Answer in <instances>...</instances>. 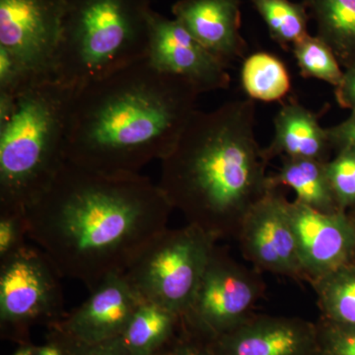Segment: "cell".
I'll use <instances>...</instances> for the list:
<instances>
[{
  "mask_svg": "<svg viewBox=\"0 0 355 355\" xmlns=\"http://www.w3.org/2000/svg\"><path fill=\"white\" fill-rule=\"evenodd\" d=\"M172 210L158 184L139 173L102 174L67 161L26 211L28 239L62 277L92 291L127 272L167 228Z\"/></svg>",
  "mask_w": 355,
  "mask_h": 355,
  "instance_id": "obj_1",
  "label": "cell"
},
{
  "mask_svg": "<svg viewBox=\"0 0 355 355\" xmlns=\"http://www.w3.org/2000/svg\"><path fill=\"white\" fill-rule=\"evenodd\" d=\"M200 93L147 60L73 90L65 158L102 174H139L171 153Z\"/></svg>",
  "mask_w": 355,
  "mask_h": 355,
  "instance_id": "obj_2",
  "label": "cell"
},
{
  "mask_svg": "<svg viewBox=\"0 0 355 355\" xmlns=\"http://www.w3.org/2000/svg\"><path fill=\"white\" fill-rule=\"evenodd\" d=\"M256 105L234 100L197 111L161 160L157 184L187 224L216 240L237 237L254 205L275 190L268 159L254 137Z\"/></svg>",
  "mask_w": 355,
  "mask_h": 355,
  "instance_id": "obj_3",
  "label": "cell"
},
{
  "mask_svg": "<svg viewBox=\"0 0 355 355\" xmlns=\"http://www.w3.org/2000/svg\"><path fill=\"white\" fill-rule=\"evenodd\" d=\"M72 94L55 79L0 94V214H26L67 162Z\"/></svg>",
  "mask_w": 355,
  "mask_h": 355,
  "instance_id": "obj_4",
  "label": "cell"
},
{
  "mask_svg": "<svg viewBox=\"0 0 355 355\" xmlns=\"http://www.w3.org/2000/svg\"><path fill=\"white\" fill-rule=\"evenodd\" d=\"M53 79L78 89L146 60L150 0H62Z\"/></svg>",
  "mask_w": 355,
  "mask_h": 355,
  "instance_id": "obj_5",
  "label": "cell"
},
{
  "mask_svg": "<svg viewBox=\"0 0 355 355\" xmlns=\"http://www.w3.org/2000/svg\"><path fill=\"white\" fill-rule=\"evenodd\" d=\"M216 242L214 236L191 224L167 227L149 243L125 272V277L142 301L183 317Z\"/></svg>",
  "mask_w": 355,
  "mask_h": 355,
  "instance_id": "obj_6",
  "label": "cell"
},
{
  "mask_svg": "<svg viewBox=\"0 0 355 355\" xmlns=\"http://www.w3.org/2000/svg\"><path fill=\"white\" fill-rule=\"evenodd\" d=\"M62 275L39 247L26 244L0 260V328L3 338L29 343L33 327L46 328L67 315Z\"/></svg>",
  "mask_w": 355,
  "mask_h": 355,
  "instance_id": "obj_7",
  "label": "cell"
},
{
  "mask_svg": "<svg viewBox=\"0 0 355 355\" xmlns=\"http://www.w3.org/2000/svg\"><path fill=\"white\" fill-rule=\"evenodd\" d=\"M261 292L258 275L216 247L182 322L191 334L211 342L249 319Z\"/></svg>",
  "mask_w": 355,
  "mask_h": 355,
  "instance_id": "obj_8",
  "label": "cell"
},
{
  "mask_svg": "<svg viewBox=\"0 0 355 355\" xmlns=\"http://www.w3.org/2000/svg\"><path fill=\"white\" fill-rule=\"evenodd\" d=\"M62 0H0V50L37 79H53Z\"/></svg>",
  "mask_w": 355,
  "mask_h": 355,
  "instance_id": "obj_9",
  "label": "cell"
},
{
  "mask_svg": "<svg viewBox=\"0 0 355 355\" xmlns=\"http://www.w3.org/2000/svg\"><path fill=\"white\" fill-rule=\"evenodd\" d=\"M147 62L163 73L179 77L200 94L228 88L227 67L209 53L176 19L153 9L149 16Z\"/></svg>",
  "mask_w": 355,
  "mask_h": 355,
  "instance_id": "obj_10",
  "label": "cell"
},
{
  "mask_svg": "<svg viewBox=\"0 0 355 355\" xmlns=\"http://www.w3.org/2000/svg\"><path fill=\"white\" fill-rule=\"evenodd\" d=\"M288 205L277 189L270 191L248 212L236 238L259 270L304 279Z\"/></svg>",
  "mask_w": 355,
  "mask_h": 355,
  "instance_id": "obj_11",
  "label": "cell"
},
{
  "mask_svg": "<svg viewBox=\"0 0 355 355\" xmlns=\"http://www.w3.org/2000/svg\"><path fill=\"white\" fill-rule=\"evenodd\" d=\"M288 209L304 279L314 284L352 261L355 226L343 210L319 211L296 200Z\"/></svg>",
  "mask_w": 355,
  "mask_h": 355,
  "instance_id": "obj_12",
  "label": "cell"
},
{
  "mask_svg": "<svg viewBox=\"0 0 355 355\" xmlns=\"http://www.w3.org/2000/svg\"><path fill=\"white\" fill-rule=\"evenodd\" d=\"M141 301L125 273L111 275L90 291L83 304L50 327L84 343L114 340L123 335Z\"/></svg>",
  "mask_w": 355,
  "mask_h": 355,
  "instance_id": "obj_13",
  "label": "cell"
},
{
  "mask_svg": "<svg viewBox=\"0 0 355 355\" xmlns=\"http://www.w3.org/2000/svg\"><path fill=\"white\" fill-rule=\"evenodd\" d=\"M216 355H314L317 324L297 318L253 316L209 342Z\"/></svg>",
  "mask_w": 355,
  "mask_h": 355,
  "instance_id": "obj_14",
  "label": "cell"
},
{
  "mask_svg": "<svg viewBox=\"0 0 355 355\" xmlns=\"http://www.w3.org/2000/svg\"><path fill=\"white\" fill-rule=\"evenodd\" d=\"M172 13L174 19L226 67L244 55L246 44L240 35L239 0H178Z\"/></svg>",
  "mask_w": 355,
  "mask_h": 355,
  "instance_id": "obj_15",
  "label": "cell"
},
{
  "mask_svg": "<svg viewBox=\"0 0 355 355\" xmlns=\"http://www.w3.org/2000/svg\"><path fill=\"white\" fill-rule=\"evenodd\" d=\"M273 123L275 135L270 146L263 148L268 160L280 156L329 162L327 158L333 146L317 114L291 100L282 105Z\"/></svg>",
  "mask_w": 355,
  "mask_h": 355,
  "instance_id": "obj_16",
  "label": "cell"
},
{
  "mask_svg": "<svg viewBox=\"0 0 355 355\" xmlns=\"http://www.w3.org/2000/svg\"><path fill=\"white\" fill-rule=\"evenodd\" d=\"M327 163L314 159L284 157L279 171L272 176L273 186L292 189L296 202L311 209L323 212L343 210L331 188Z\"/></svg>",
  "mask_w": 355,
  "mask_h": 355,
  "instance_id": "obj_17",
  "label": "cell"
},
{
  "mask_svg": "<svg viewBox=\"0 0 355 355\" xmlns=\"http://www.w3.org/2000/svg\"><path fill=\"white\" fill-rule=\"evenodd\" d=\"M182 317L171 310L141 301L120 336L132 355H154L177 335Z\"/></svg>",
  "mask_w": 355,
  "mask_h": 355,
  "instance_id": "obj_18",
  "label": "cell"
},
{
  "mask_svg": "<svg viewBox=\"0 0 355 355\" xmlns=\"http://www.w3.org/2000/svg\"><path fill=\"white\" fill-rule=\"evenodd\" d=\"M317 25V37L338 58L355 51V0H304Z\"/></svg>",
  "mask_w": 355,
  "mask_h": 355,
  "instance_id": "obj_19",
  "label": "cell"
},
{
  "mask_svg": "<svg viewBox=\"0 0 355 355\" xmlns=\"http://www.w3.org/2000/svg\"><path fill=\"white\" fill-rule=\"evenodd\" d=\"M241 83L252 100L263 102L282 101L291 89L286 64L266 51L254 53L244 60Z\"/></svg>",
  "mask_w": 355,
  "mask_h": 355,
  "instance_id": "obj_20",
  "label": "cell"
},
{
  "mask_svg": "<svg viewBox=\"0 0 355 355\" xmlns=\"http://www.w3.org/2000/svg\"><path fill=\"white\" fill-rule=\"evenodd\" d=\"M312 284L321 318L355 326V266L352 261Z\"/></svg>",
  "mask_w": 355,
  "mask_h": 355,
  "instance_id": "obj_21",
  "label": "cell"
},
{
  "mask_svg": "<svg viewBox=\"0 0 355 355\" xmlns=\"http://www.w3.org/2000/svg\"><path fill=\"white\" fill-rule=\"evenodd\" d=\"M272 40L280 46H293L308 34V13L304 4L289 0H252Z\"/></svg>",
  "mask_w": 355,
  "mask_h": 355,
  "instance_id": "obj_22",
  "label": "cell"
},
{
  "mask_svg": "<svg viewBox=\"0 0 355 355\" xmlns=\"http://www.w3.org/2000/svg\"><path fill=\"white\" fill-rule=\"evenodd\" d=\"M301 76L316 78L338 87L343 73L335 53L323 40L307 36L292 46Z\"/></svg>",
  "mask_w": 355,
  "mask_h": 355,
  "instance_id": "obj_23",
  "label": "cell"
},
{
  "mask_svg": "<svg viewBox=\"0 0 355 355\" xmlns=\"http://www.w3.org/2000/svg\"><path fill=\"white\" fill-rule=\"evenodd\" d=\"M327 172L340 209L355 203V148H343L327 163Z\"/></svg>",
  "mask_w": 355,
  "mask_h": 355,
  "instance_id": "obj_24",
  "label": "cell"
},
{
  "mask_svg": "<svg viewBox=\"0 0 355 355\" xmlns=\"http://www.w3.org/2000/svg\"><path fill=\"white\" fill-rule=\"evenodd\" d=\"M318 345L322 355H355V326L321 318L316 323Z\"/></svg>",
  "mask_w": 355,
  "mask_h": 355,
  "instance_id": "obj_25",
  "label": "cell"
},
{
  "mask_svg": "<svg viewBox=\"0 0 355 355\" xmlns=\"http://www.w3.org/2000/svg\"><path fill=\"white\" fill-rule=\"evenodd\" d=\"M46 329V336L60 345L64 355H132L121 342V338L106 342L88 343L76 340L53 327Z\"/></svg>",
  "mask_w": 355,
  "mask_h": 355,
  "instance_id": "obj_26",
  "label": "cell"
},
{
  "mask_svg": "<svg viewBox=\"0 0 355 355\" xmlns=\"http://www.w3.org/2000/svg\"><path fill=\"white\" fill-rule=\"evenodd\" d=\"M25 214H0V260L10 256L27 244Z\"/></svg>",
  "mask_w": 355,
  "mask_h": 355,
  "instance_id": "obj_27",
  "label": "cell"
},
{
  "mask_svg": "<svg viewBox=\"0 0 355 355\" xmlns=\"http://www.w3.org/2000/svg\"><path fill=\"white\" fill-rule=\"evenodd\" d=\"M154 355H216L209 343L184 328L183 322L177 335Z\"/></svg>",
  "mask_w": 355,
  "mask_h": 355,
  "instance_id": "obj_28",
  "label": "cell"
},
{
  "mask_svg": "<svg viewBox=\"0 0 355 355\" xmlns=\"http://www.w3.org/2000/svg\"><path fill=\"white\" fill-rule=\"evenodd\" d=\"M331 146L340 147H355V113L349 121L336 127L327 128Z\"/></svg>",
  "mask_w": 355,
  "mask_h": 355,
  "instance_id": "obj_29",
  "label": "cell"
},
{
  "mask_svg": "<svg viewBox=\"0 0 355 355\" xmlns=\"http://www.w3.org/2000/svg\"><path fill=\"white\" fill-rule=\"evenodd\" d=\"M336 88L338 102L355 112V64H352L347 73H343L342 83Z\"/></svg>",
  "mask_w": 355,
  "mask_h": 355,
  "instance_id": "obj_30",
  "label": "cell"
},
{
  "mask_svg": "<svg viewBox=\"0 0 355 355\" xmlns=\"http://www.w3.org/2000/svg\"><path fill=\"white\" fill-rule=\"evenodd\" d=\"M34 355H64V352L55 340L46 336L44 345H35Z\"/></svg>",
  "mask_w": 355,
  "mask_h": 355,
  "instance_id": "obj_31",
  "label": "cell"
},
{
  "mask_svg": "<svg viewBox=\"0 0 355 355\" xmlns=\"http://www.w3.org/2000/svg\"><path fill=\"white\" fill-rule=\"evenodd\" d=\"M35 345L31 343H24L18 345L17 349L11 355H34Z\"/></svg>",
  "mask_w": 355,
  "mask_h": 355,
  "instance_id": "obj_32",
  "label": "cell"
},
{
  "mask_svg": "<svg viewBox=\"0 0 355 355\" xmlns=\"http://www.w3.org/2000/svg\"><path fill=\"white\" fill-rule=\"evenodd\" d=\"M314 355H322V354H321V352H319V350H318L317 354H314Z\"/></svg>",
  "mask_w": 355,
  "mask_h": 355,
  "instance_id": "obj_33",
  "label": "cell"
},
{
  "mask_svg": "<svg viewBox=\"0 0 355 355\" xmlns=\"http://www.w3.org/2000/svg\"><path fill=\"white\" fill-rule=\"evenodd\" d=\"M354 148H355V147H354Z\"/></svg>",
  "mask_w": 355,
  "mask_h": 355,
  "instance_id": "obj_34",
  "label": "cell"
}]
</instances>
